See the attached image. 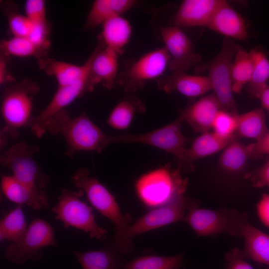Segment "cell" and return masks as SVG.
Masks as SVG:
<instances>
[{
    "instance_id": "cell-1",
    "label": "cell",
    "mask_w": 269,
    "mask_h": 269,
    "mask_svg": "<svg viewBox=\"0 0 269 269\" xmlns=\"http://www.w3.org/2000/svg\"><path fill=\"white\" fill-rule=\"evenodd\" d=\"M45 130L62 136L68 156L79 151L99 153L112 144V135L105 134L85 113L73 118L65 109L61 110L48 120Z\"/></svg>"
},
{
    "instance_id": "cell-2",
    "label": "cell",
    "mask_w": 269,
    "mask_h": 269,
    "mask_svg": "<svg viewBox=\"0 0 269 269\" xmlns=\"http://www.w3.org/2000/svg\"><path fill=\"white\" fill-rule=\"evenodd\" d=\"M194 203L183 195L167 205L154 208L134 223L116 231L109 245L119 253L128 254L133 248L132 240L134 237L184 221L187 211Z\"/></svg>"
},
{
    "instance_id": "cell-3",
    "label": "cell",
    "mask_w": 269,
    "mask_h": 269,
    "mask_svg": "<svg viewBox=\"0 0 269 269\" xmlns=\"http://www.w3.org/2000/svg\"><path fill=\"white\" fill-rule=\"evenodd\" d=\"M187 179L180 169L165 164L142 174L135 183L138 198L145 206L156 208L167 205L184 195Z\"/></svg>"
},
{
    "instance_id": "cell-4",
    "label": "cell",
    "mask_w": 269,
    "mask_h": 269,
    "mask_svg": "<svg viewBox=\"0 0 269 269\" xmlns=\"http://www.w3.org/2000/svg\"><path fill=\"white\" fill-rule=\"evenodd\" d=\"M39 90L37 83L27 79L5 88L0 109L4 124L1 131L2 138L7 135L16 138L20 129L31 127L33 98Z\"/></svg>"
},
{
    "instance_id": "cell-5",
    "label": "cell",
    "mask_w": 269,
    "mask_h": 269,
    "mask_svg": "<svg viewBox=\"0 0 269 269\" xmlns=\"http://www.w3.org/2000/svg\"><path fill=\"white\" fill-rule=\"evenodd\" d=\"M243 48L233 39L224 37L219 53L210 60L194 67L196 74L207 72L221 109L236 115L239 114L233 96L231 67L236 53Z\"/></svg>"
},
{
    "instance_id": "cell-6",
    "label": "cell",
    "mask_w": 269,
    "mask_h": 269,
    "mask_svg": "<svg viewBox=\"0 0 269 269\" xmlns=\"http://www.w3.org/2000/svg\"><path fill=\"white\" fill-rule=\"evenodd\" d=\"M199 236H211L225 233L242 238L248 215L235 209H202L195 203L187 211L184 220Z\"/></svg>"
},
{
    "instance_id": "cell-7",
    "label": "cell",
    "mask_w": 269,
    "mask_h": 269,
    "mask_svg": "<svg viewBox=\"0 0 269 269\" xmlns=\"http://www.w3.org/2000/svg\"><path fill=\"white\" fill-rule=\"evenodd\" d=\"M83 194L81 190L76 192L61 189L58 202L51 211L64 228H75L88 233L91 238L102 240L107 232L97 224L92 208L80 199Z\"/></svg>"
},
{
    "instance_id": "cell-8",
    "label": "cell",
    "mask_w": 269,
    "mask_h": 269,
    "mask_svg": "<svg viewBox=\"0 0 269 269\" xmlns=\"http://www.w3.org/2000/svg\"><path fill=\"white\" fill-rule=\"evenodd\" d=\"M74 185L86 195L91 205L115 225L116 231L128 226L131 216L123 214L115 197L96 178L90 175L87 167H81L72 174Z\"/></svg>"
},
{
    "instance_id": "cell-9",
    "label": "cell",
    "mask_w": 269,
    "mask_h": 269,
    "mask_svg": "<svg viewBox=\"0 0 269 269\" xmlns=\"http://www.w3.org/2000/svg\"><path fill=\"white\" fill-rule=\"evenodd\" d=\"M37 145L20 141L11 146L0 155L1 165L9 169L15 178L30 186L44 189L49 177L42 170L35 158Z\"/></svg>"
},
{
    "instance_id": "cell-10",
    "label": "cell",
    "mask_w": 269,
    "mask_h": 269,
    "mask_svg": "<svg viewBox=\"0 0 269 269\" xmlns=\"http://www.w3.org/2000/svg\"><path fill=\"white\" fill-rule=\"evenodd\" d=\"M57 245L52 225L42 219L36 218L28 225L20 239L7 246L4 255L9 262L21 265L28 260L40 259L42 248Z\"/></svg>"
},
{
    "instance_id": "cell-11",
    "label": "cell",
    "mask_w": 269,
    "mask_h": 269,
    "mask_svg": "<svg viewBox=\"0 0 269 269\" xmlns=\"http://www.w3.org/2000/svg\"><path fill=\"white\" fill-rule=\"evenodd\" d=\"M169 60L164 47L146 52L126 66L119 75L117 83L123 86L126 93H134L142 89L146 82L163 76Z\"/></svg>"
},
{
    "instance_id": "cell-12",
    "label": "cell",
    "mask_w": 269,
    "mask_h": 269,
    "mask_svg": "<svg viewBox=\"0 0 269 269\" xmlns=\"http://www.w3.org/2000/svg\"><path fill=\"white\" fill-rule=\"evenodd\" d=\"M182 122L180 115L173 122L149 132L112 135V142L137 143L152 146L173 154L178 161L182 158L187 142V138L181 131Z\"/></svg>"
},
{
    "instance_id": "cell-13",
    "label": "cell",
    "mask_w": 269,
    "mask_h": 269,
    "mask_svg": "<svg viewBox=\"0 0 269 269\" xmlns=\"http://www.w3.org/2000/svg\"><path fill=\"white\" fill-rule=\"evenodd\" d=\"M159 31L170 56L168 68L174 72H187L201 62L193 43L181 28L175 25L159 26Z\"/></svg>"
},
{
    "instance_id": "cell-14",
    "label": "cell",
    "mask_w": 269,
    "mask_h": 269,
    "mask_svg": "<svg viewBox=\"0 0 269 269\" xmlns=\"http://www.w3.org/2000/svg\"><path fill=\"white\" fill-rule=\"evenodd\" d=\"M89 75L73 84L57 86V89L48 104L34 117L30 130L37 137H41L46 132L45 126L48 120L56 113L65 107L87 92L92 91Z\"/></svg>"
},
{
    "instance_id": "cell-15",
    "label": "cell",
    "mask_w": 269,
    "mask_h": 269,
    "mask_svg": "<svg viewBox=\"0 0 269 269\" xmlns=\"http://www.w3.org/2000/svg\"><path fill=\"white\" fill-rule=\"evenodd\" d=\"M118 52L106 47L101 39L91 55L89 82L93 90L101 84L111 89L117 83L119 76V56Z\"/></svg>"
},
{
    "instance_id": "cell-16",
    "label": "cell",
    "mask_w": 269,
    "mask_h": 269,
    "mask_svg": "<svg viewBox=\"0 0 269 269\" xmlns=\"http://www.w3.org/2000/svg\"><path fill=\"white\" fill-rule=\"evenodd\" d=\"M156 81L159 89L167 93L177 92L189 98L201 96L212 90L207 76L190 75L187 72H174Z\"/></svg>"
},
{
    "instance_id": "cell-17",
    "label": "cell",
    "mask_w": 269,
    "mask_h": 269,
    "mask_svg": "<svg viewBox=\"0 0 269 269\" xmlns=\"http://www.w3.org/2000/svg\"><path fill=\"white\" fill-rule=\"evenodd\" d=\"M0 187L4 196L17 205H25L34 210L48 207V195L44 189L24 184L11 175L1 176Z\"/></svg>"
},
{
    "instance_id": "cell-18",
    "label": "cell",
    "mask_w": 269,
    "mask_h": 269,
    "mask_svg": "<svg viewBox=\"0 0 269 269\" xmlns=\"http://www.w3.org/2000/svg\"><path fill=\"white\" fill-rule=\"evenodd\" d=\"M223 0H184L174 14L173 25L180 28L207 26Z\"/></svg>"
},
{
    "instance_id": "cell-19",
    "label": "cell",
    "mask_w": 269,
    "mask_h": 269,
    "mask_svg": "<svg viewBox=\"0 0 269 269\" xmlns=\"http://www.w3.org/2000/svg\"><path fill=\"white\" fill-rule=\"evenodd\" d=\"M206 27L233 40L246 41L248 36L245 19L224 0L216 10Z\"/></svg>"
},
{
    "instance_id": "cell-20",
    "label": "cell",
    "mask_w": 269,
    "mask_h": 269,
    "mask_svg": "<svg viewBox=\"0 0 269 269\" xmlns=\"http://www.w3.org/2000/svg\"><path fill=\"white\" fill-rule=\"evenodd\" d=\"M221 109L214 93L205 95L185 109L180 116L196 132L203 133L212 129L214 120Z\"/></svg>"
},
{
    "instance_id": "cell-21",
    "label": "cell",
    "mask_w": 269,
    "mask_h": 269,
    "mask_svg": "<svg viewBox=\"0 0 269 269\" xmlns=\"http://www.w3.org/2000/svg\"><path fill=\"white\" fill-rule=\"evenodd\" d=\"M238 138H224L213 132L202 133L194 139L189 148H185L182 158L178 161L179 164L184 168H192L193 162L223 150Z\"/></svg>"
},
{
    "instance_id": "cell-22",
    "label": "cell",
    "mask_w": 269,
    "mask_h": 269,
    "mask_svg": "<svg viewBox=\"0 0 269 269\" xmlns=\"http://www.w3.org/2000/svg\"><path fill=\"white\" fill-rule=\"evenodd\" d=\"M90 57L82 65L47 57L38 59L39 68L47 75L55 78L57 86L73 84L89 75Z\"/></svg>"
},
{
    "instance_id": "cell-23",
    "label": "cell",
    "mask_w": 269,
    "mask_h": 269,
    "mask_svg": "<svg viewBox=\"0 0 269 269\" xmlns=\"http://www.w3.org/2000/svg\"><path fill=\"white\" fill-rule=\"evenodd\" d=\"M242 238L245 240L244 257L269 269V235L248 221L244 225Z\"/></svg>"
},
{
    "instance_id": "cell-24",
    "label": "cell",
    "mask_w": 269,
    "mask_h": 269,
    "mask_svg": "<svg viewBox=\"0 0 269 269\" xmlns=\"http://www.w3.org/2000/svg\"><path fill=\"white\" fill-rule=\"evenodd\" d=\"M102 25L101 40L106 47L121 54L131 37V23L122 15H116L108 19Z\"/></svg>"
},
{
    "instance_id": "cell-25",
    "label": "cell",
    "mask_w": 269,
    "mask_h": 269,
    "mask_svg": "<svg viewBox=\"0 0 269 269\" xmlns=\"http://www.w3.org/2000/svg\"><path fill=\"white\" fill-rule=\"evenodd\" d=\"M134 0H96L88 14L85 26L93 28L102 25L109 18L122 15L135 4Z\"/></svg>"
},
{
    "instance_id": "cell-26",
    "label": "cell",
    "mask_w": 269,
    "mask_h": 269,
    "mask_svg": "<svg viewBox=\"0 0 269 269\" xmlns=\"http://www.w3.org/2000/svg\"><path fill=\"white\" fill-rule=\"evenodd\" d=\"M72 253L82 269H121L124 264L119 253L109 245L99 250Z\"/></svg>"
},
{
    "instance_id": "cell-27",
    "label": "cell",
    "mask_w": 269,
    "mask_h": 269,
    "mask_svg": "<svg viewBox=\"0 0 269 269\" xmlns=\"http://www.w3.org/2000/svg\"><path fill=\"white\" fill-rule=\"evenodd\" d=\"M249 53L253 71L247 91L251 98L259 99L262 92L269 86V59L264 51L259 47L254 48Z\"/></svg>"
},
{
    "instance_id": "cell-28",
    "label": "cell",
    "mask_w": 269,
    "mask_h": 269,
    "mask_svg": "<svg viewBox=\"0 0 269 269\" xmlns=\"http://www.w3.org/2000/svg\"><path fill=\"white\" fill-rule=\"evenodd\" d=\"M269 132L266 114L262 108L238 115L236 134L239 136L257 141Z\"/></svg>"
},
{
    "instance_id": "cell-29",
    "label": "cell",
    "mask_w": 269,
    "mask_h": 269,
    "mask_svg": "<svg viewBox=\"0 0 269 269\" xmlns=\"http://www.w3.org/2000/svg\"><path fill=\"white\" fill-rule=\"evenodd\" d=\"M144 106L138 98L128 97L119 102L111 112L107 123L116 130H125L130 126L134 115L142 113Z\"/></svg>"
},
{
    "instance_id": "cell-30",
    "label": "cell",
    "mask_w": 269,
    "mask_h": 269,
    "mask_svg": "<svg viewBox=\"0 0 269 269\" xmlns=\"http://www.w3.org/2000/svg\"><path fill=\"white\" fill-rule=\"evenodd\" d=\"M27 226L22 205H17L0 220V241L7 240L12 243L18 241L24 234Z\"/></svg>"
},
{
    "instance_id": "cell-31",
    "label": "cell",
    "mask_w": 269,
    "mask_h": 269,
    "mask_svg": "<svg viewBox=\"0 0 269 269\" xmlns=\"http://www.w3.org/2000/svg\"><path fill=\"white\" fill-rule=\"evenodd\" d=\"M2 54L20 58L34 57L38 59L46 57L47 51L36 45L28 37L13 36L0 41Z\"/></svg>"
},
{
    "instance_id": "cell-32",
    "label": "cell",
    "mask_w": 269,
    "mask_h": 269,
    "mask_svg": "<svg viewBox=\"0 0 269 269\" xmlns=\"http://www.w3.org/2000/svg\"><path fill=\"white\" fill-rule=\"evenodd\" d=\"M249 159L248 145L236 140L223 149L219 157V163L227 172H238L244 168Z\"/></svg>"
},
{
    "instance_id": "cell-33",
    "label": "cell",
    "mask_w": 269,
    "mask_h": 269,
    "mask_svg": "<svg viewBox=\"0 0 269 269\" xmlns=\"http://www.w3.org/2000/svg\"><path fill=\"white\" fill-rule=\"evenodd\" d=\"M253 71V62L249 52L244 48L236 53L231 67L233 93L238 94L249 82Z\"/></svg>"
},
{
    "instance_id": "cell-34",
    "label": "cell",
    "mask_w": 269,
    "mask_h": 269,
    "mask_svg": "<svg viewBox=\"0 0 269 269\" xmlns=\"http://www.w3.org/2000/svg\"><path fill=\"white\" fill-rule=\"evenodd\" d=\"M183 254L171 257L142 256L123 264L121 269H179Z\"/></svg>"
},
{
    "instance_id": "cell-35",
    "label": "cell",
    "mask_w": 269,
    "mask_h": 269,
    "mask_svg": "<svg viewBox=\"0 0 269 269\" xmlns=\"http://www.w3.org/2000/svg\"><path fill=\"white\" fill-rule=\"evenodd\" d=\"M238 116L220 109L214 120L213 132L226 138L238 137L236 134Z\"/></svg>"
},
{
    "instance_id": "cell-36",
    "label": "cell",
    "mask_w": 269,
    "mask_h": 269,
    "mask_svg": "<svg viewBox=\"0 0 269 269\" xmlns=\"http://www.w3.org/2000/svg\"><path fill=\"white\" fill-rule=\"evenodd\" d=\"M8 24L13 36L27 37L33 23L25 15L15 11L7 12Z\"/></svg>"
},
{
    "instance_id": "cell-37",
    "label": "cell",
    "mask_w": 269,
    "mask_h": 269,
    "mask_svg": "<svg viewBox=\"0 0 269 269\" xmlns=\"http://www.w3.org/2000/svg\"><path fill=\"white\" fill-rule=\"evenodd\" d=\"M50 28L47 21L33 23L31 30L27 37L36 45L47 51L50 46Z\"/></svg>"
},
{
    "instance_id": "cell-38",
    "label": "cell",
    "mask_w": 269,
    "mask_h": 269,
    "mask_svg": "<svg viewBox=\"0 0 269 269\" xmlns=\"http://www.w3.org/2000/svg\"><path fill=\"white\" fill-rule=\"evenodd\" d=\"M25 15L32 23L46 22V9L43 0H27L25 5Z\"/></svg>"
},
{
    "instance_id": "cell-39",
    "label": "cell",
    "mask_w": 269,
    "mask_h": 269,
    "mask_svg": "<svg viewBox=\"0 0 269 269\" xmlns=\"http://www.w3.org/2000/svg\"><path fill=\"white\" fill-rule=\"evenodd\" d=\"M225 269H254L253 267L245 261L242 251L235 247L225 255Z\"/></svg>"
},
{
    "instance_id": "cell-40",
    "label": "cell",
    "mask_w": 269,
    "mask_h": 269,
    "mask_svg": "<svg viewBox=\"0 0 269 269\" xmlns=\"http://www.w3.org/2000/svg\"><path fill=\"white\" fill-rule=\"evenodd\" d=\"M252 185L256 188H269V156L266 161L253 173L248 174Z\"/></svg>"
},
{
    "instance_id": "cell-41",
    "label": "cell",
    "mask_w": 269,
    "mask_h": 269,
    "mask_svg": "<svg viewBox=\"0 0 269 269\" xmlns=\"http://www.w3.org/2000/svg\"><path fill=\"white\" fill-rule=\"evenodd\" d=\"M250 159L269 156V132L256 142L248 144Z\"/></svg>"
},
{
    "instance_id": "cell-42",
    "label": "cell",
    "mask_w": 269,
    "mask_h": 269,
    "mask_svg": "<svg viewBox=\"0 0 269 269\" xmlns=\"http://www.w3.org/2000/svg\"><path fill=\"white\" fill-rule=\"evenodd\" d=\"M257 213L260 221L269 228V193H263L257 206Z\"/></svg>"
},
{
    "instance_id": "cell-43",
    "label": "cell",
    "mask_w": 269,
    "mask_h": 269,
    "mask_svg": "<svg viewBox=\"0 0 269 269\" xmlns=\"http://www.w3.org/2000/svg\"><path fill=\"white\" fill-rule=\"evenodd\" d=\"M8 57L1 54L0 58V84L1 85L12 82L14 81V79L8 71Z\"/></svg>"
},
{
    "instance_id": "cell-44",
    "label": "cell",
    "mask_w": 269,
    "mask_h": 269,
    "mask_svg": "<svg viewBox=\"0 0 269 269\" xmlns=\"http://www.w3.org/2000/svg\"><path fill=\"white\" fill-rule=\"evenodd\" d=\"M259 99L262 109L269 113V86L262 92Z\"/></svg>"
}]
</instances>
